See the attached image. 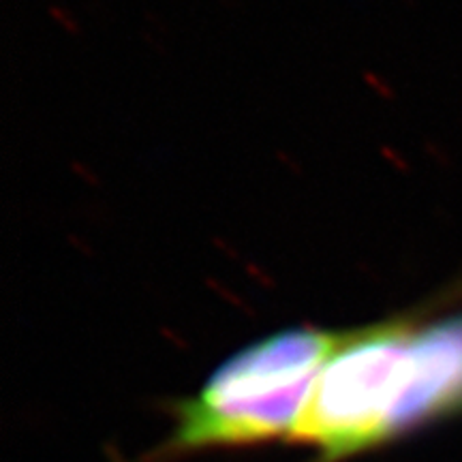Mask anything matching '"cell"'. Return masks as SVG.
I'll return each instance as SVG.
<instances>
[{
  "instance_id": "cell-1",
  "label": "cell",
  "mask_w": 462,
  "mask_h": 462,
  "mask_svg": "<svg viewBox=\"0 0 462 462\" xmlns=\"http://www.w3.org/2000/svg\"><path fill=\"white\" fill-rule=\"evenodd\" d=\"M351 330L287 328L221 364L195 396L176 402L171 449L253 446L291 437L319 373Z\"/></svg>"
},
{
  "instance_id": "cell-2",
  "label": "cell",
  "mask_w": 462,
  "mask_h": 462,
  "mask_svg": "<svg viewBox=\"0 0 462 462\" xmlns=\"http://www.w3.org/2000/svg\"><path fill=\"white\" fill-rule=\"evenodd\" d=\"M418 321V315L407 313L354 328L317 377L289 441L319 449V462H337L388 441L398 373Z\"/></svg>"
},
{
  "instance_id": "cell-3",
  "label": "cell",
  "mask_w": 462,
  "mask_h": 462,
  "mask_svg": "<svg viewBox=\"0 0 462 462\" xmlns=\"http://www.w3.org/2000/svg\"><path fill=\"white\" fill-rule=\"evenodd\" d=\"M462 409V313L415 323L398 374L385 437L394 439Z\"/></svg>"
}]
</instances>
